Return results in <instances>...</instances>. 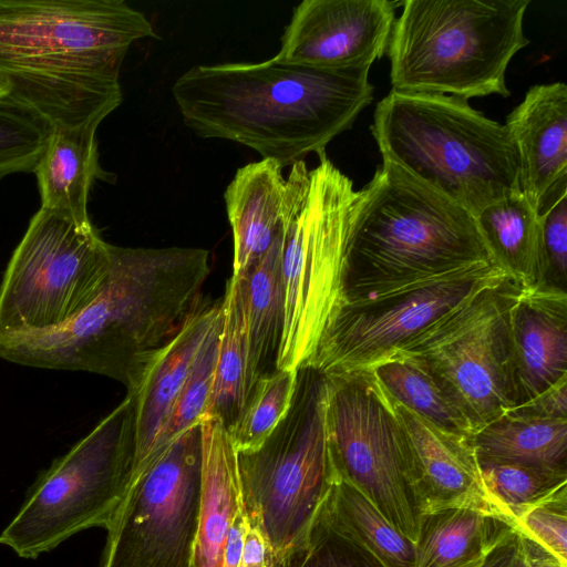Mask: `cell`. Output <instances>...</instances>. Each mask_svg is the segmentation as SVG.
Returning a JSON list of instances; mask_svg holds the SVG:
<instances>
[{"label":"cell","mask_w":567,"mask_h":567,"mask_svg":"<svg viewBox=\"0 0 567 567\" xmlns=\"http://www.w3.org/2000/svg\"><path fill=\"white\" fill-rule=\"evenodd\" d=\"M111 264L112 245L92 223L40 207L0 285V338L72 319L97 297Z\"/></svg>","instance_id":"cell-11"},{"label":"cell","mask_w":567,"mask_h":567,"mask_svg":"<svg viewBox=\"0 0 567 567\" xmlns=\"http://www.w3.org/2000/svg\"><path fill=\"white\" fill-rule=\"evenodd\" d=\"M221 310L217 302L200 300L178 332L145 367L134 400L135 455L133 474L153 455L187 378L194 358Z\"/></svg>","instance_id":"cell-19"},{"label":"cell","mask_w":567,"mask_h":567,"mask_svg":"<svg viewBox=\"0 0 567 567\" xmlns=\"http://www.w3.org/2000/svg\"><path fill=\"white\" fill-rule=\"evenodd\" d=\"M511 412L546 419H567V377L535 399L515 406Z\"/></svg>","instance_id":"cell-37"},{"label":"cell","mask_w":567,"mask_h":567,"mask_svg":"<svg viewBox=\"0 0 567 567\" xmlns=\"http://www.w3.org/2000/svg\"><path fill=\"white\" fill-rule=\"evenodd\" d=\"M544 285L567 291V194L539 217Z\"/></svg>","instance_id":"cell-36"},{"label":"cell","mask_w":567,"mask_h":567,"mask_svg":"<svg viewBox=\"0 0 567 567\" xmlns=\"http://www.w3.org/2000/svg\"><path fill=\"white\" fill-rule=\"evenodd\" d=\"M200 429L202 485L194 563L221 567L229 529L245 507L237 451L220 420L203 417Z\"/></svg>","instance_id":"cell-21"},{"label":"cell","mask_w":567,"mask_h":567,"mask_svg":"<svg viewBox=\"0 0 567 567\" xmlns=\"http://www.w3.org/2000/svg\"><path fill=\"white\" fill-rule=\"evenodd\" d=\"M320 519L333 532L368 550L384 567L414 565V544L339 474Z\"/></svg>","instance_id":"cell-28"},{"label":"cell","mask_w":567,"mask_h":567,"mask_svg":"<svg viewBox=\"0 0 567 567\" xmlns=\"http://www.w3.org/2000/svg\"><path fill=\"white\" fill-rule=\"evenodd\" d=\"M209 271L206 249L112 245L111 268L97 297L61 326L0 338V358L96 373L131 393L200 300Z\"/></svg>","instance_id":"cell-1"},{"label":"cell","mask_w":567,"mask_h":567,"mask_svg":"<svg viewBox=\"0 0 567 567\" xmlns=\"http://www.w3.org/2000/svg\"><path fill=\"white\" fill-rule=\"evenodd\" d=\"M369 68L327 70L280 63L195 65L172 93L187 127L243 144L282 168L349 130L373 100Z\"/></svg>","instance_id":"cell-3"},{"label":"cell","mask_w":567,"mask_h":567,"mask_svg":"<svg viewBox=\"0 0 567 567\" xmlns=\"http://www.w3.org/2000/svg\"><path fill=\"white\" fill-rule=\"evenodd\" d=\"M134 455V400L126 394L38 477L0 545L34 559L80 532L106 529L131 483Z\"/></svg>","instance_id":"cell-9"},{"label":"cell","mask_w":567,"mask_h":567,"mask_svg":"<svg viewBox=\"0 0 567 567\" xmlns=\"http://www.w3.org/2000/svg\"><path fill=\"white\" fill-rule=\"evenodd\" d=\"M513 533L505 520L480 509L449 508L421 518L413 567H483Z\"/></svg>","instance_id":"cell-23"},{"label":"cell","mask_w":567,"mask_h":567,"mask_svg":"<svg viewBox=\"0 0 567 567\" xmlns=\"http://www.w3.org/2000/svg\"><path fill=\"white\" fill-rule=\"evenodd\" d=\"M272 566V557L262 534L248 518L238 567Z\"/></svg>","instance_id":"cell-39"},{"label":"cell","mask_w":567,"mask_h":567,"mask_svg":"<svg viewBox=\"0 0 567 567\" xmlns=\"http://www.w3.org/2000/svg\"><path fill=\"white\" fill-rule=\"evenodd\" d=\"M51 127L9 96L0 100V179L33 173Z\"/></svg>","instance_id":"cell-33"},{"label":"cell","mask_w":567,"mask_h":567,"mask_svg":"<svg viewBox=\"0 0 567 567\" xmlns=\"http://www.w3.org/2000/svg\"><path fill=\"white\" fill-rule=\"evenodd\" d=\"M509 338L518 406L567 377V291L523 287L511 308Z\"/></svg>","instance_id":"cell-18"},{"label":"cell","mask_w":567,"mask_h":567,"mask_svg":"<svg viewBox=\"0 0 567 567\" xmlns=\"http://www.w3.org/2000/svg\"><path fill=\"white\" fill-rule=\"evenodd\" d=\"M324 406L326 377L301 367L285 417L257 450L237 453L245 509L274 564L307 542L338 478Z\"/></svg>","instance_id":"cell-7"},{"label":"cell","mask_w":567,"mask_h":567,"mask_svg":"<svg viewBox=\"0 0 567 567\" xmlns=\"http://www.w3.org/2000/svg\"><path fill=\"white\" fill-rule=\"evenodd\" d=\"M221 327L223 311L220 310L194 358L168 422L150 460L200 422L212 391Z\"/></svg>","instance_id":"cell-32"},{"label":"cell","mask_w":567,"mask_h":567,"mask_svg":"<svg viewBox=\"0 0 567 567\" xmlns=\"http://www.w3.org/2000/svg\"><path fill=\"white\" fill-rule=\"evenodd\" d=\"M390 401L405 434L409 484L421 518L449 508L496 516L471 436L443 430Z\"/></svg>","instance_id":"cell-16"},{"label":"cell","mask_w":567,"mask_h":567,"mask_svg":"<svg viewBox=\"0 0 567 567\" xmlns=\"http://www.w3.org/2000/svg\"><path fill=\"white\" fill-rule=\"evenodd\" d=\"M370 370L382 391L393 402L443 430L467 436L473 434L470 423L454 400L419 362L395 354Z\"/></svg>","instance_id":"cell-29"},{"label":"cell","mask_w":567,"mask_h":567,"mask_svg":"<svg viewBox=\"0 0 567 567\" xmlns=\"http://www.w3.org/2000/svg\"><path fill=\"white\" fill-rule=\"evenodd\" d=\"M248 516L245 507L237 514L229 529L224 548L221 567H238L244 545L245 529Z\"/></svg>","instance_id":"cell-40"},{"label":"cell","mask_w":567,"mask_h":567,"mask_svg":"<svg viewBox=\"0 0 567 567\" xmlns=\"http://www.w3.org/2000/svg\"><path fill=\"white\" fill-rule=\"evenodd\" d=\"M523 287L508 275L499 278L395 353L419 362L439 381L473 434L517 404L509 312Z\"/></svg>","instance_id":"cell-10"},{"label":"cell","mask_w":567,"mask_h":567,"mask_svg":"<svg viewBox=\"0 0 567 567\" xmlns=\"http://www.w3.org/2000/svg\"><path fill=\"white\" fill-rule=\"evenodd\" d=\"M475 220L494 262L524 287L544 285L539 217L522 192L485 208Z\"/></svg>","instance_id":"cell-25"},{"label":"cell","mask_w":567,"mask_h":567,"mask_svg":"<svg viewBox=\"0 0 567 567\" xmlns=\"http://www.w3.org/2000/svg\"><path fill=\"white\" fill-rule=\"evenodd\" d=\"M371 132L383 161L474 217L522 192L517 154L505 126L464 99L392 90L377 104Z\"/></svg>","instance_id":"cell-5"},{"label":"cell","mask_w":567,"mask_h":567,"mask_svg":"<svg viewBox=\"0 0 567 567\" xmlns=\"http://www.w3.org/2000/svg\"><path fill=\"white\" fill-rule=\"evenodd\" d=\"M514 144L522 193L538 217L567 194V86H532L504 124Z\"/></svg>","instance_id":"cell-17"},{"label":"cell","mask_w":567,"mask_h":567,"mask_svg":"<svg viewBox=\"0 0 567 567\" xmlns=\"http://www.w3.org/2000/svg\"><path fill=\"white\" fill-rule=\"evenodd\" d=\"M272 567H384L368 550L333 532L319 517L306 543Z\"/></svg>","instance_id":"cell-34"},{"label":"cell","mask_w":567,"mask_h":567,"mask_svg":"<svg viewBox=\"0 0 567 567\" xmlns=\"http://www.w3.org/2000/svg\"><path fill=\"white\" fill-rule=\"evenodd\" d=\"M324 421L338 474L415 544L421 515L409 484L405 434L371 370L326 377Z\"/></svg>","instance_id":"cell-12"},{"label":"cell","mask_w":567,"mask_h":567,"mask_svg":"<svg viewBox=\"0 0 567 567\" xmlns=\"http://www.w3.org/2000/svg\"><path fill=\"white\" fill-rule=\"evenodd\" d=\"M478 265L496 264L475 217L383 161L352 202L339 303L368 301Z\"/></svg>","instance_id":"cell-4"},{"label":"cell","mask_w":567,"mask_h":567,"mask_svg":"<svg viewBox=\"0 0 567 567\" xmlns=\"http://www.w3.org/2000/svg\"><path fill=\"white\" fill-rule=\"evenodd\" d=\"M308 169L291 165L287 177L282 275L285 322L276 369L298 370L313 357L340 301L349 216L357 190L326 153Z\"/></svg>","instance_id":"cell-8"},{"label":"cell","mask_w":567,"mask_h":567,"mask_svg":"<svg viewBox=\"0 0 567 567\" xmlns=\"http://www.w3.org/2000/svg\"><path fill=\"white\" fill-rule=\"evenodd\" d=\"M190 567H197V566L195 565L194 560H193V564H192V566H190Z\"/></svg>","instance_id":"cell-43"},{"label":"cell","mask_w":567,"mask_h":567,"mask_svg":"<svg viewBox=\"0 0 567 567\" xmlns=\"http://www.w3.org/2000/svg\"><path fill=\"white\" fill-rule=\"evenodd\" d=\"M529 0H406L388 47L392 90L464 100L509 95L505 75L529 40Z\"/></svg>","instance_id":"cell-6"},{"label":"cell","mask_w":567,"mask_h":567,"mask_svg":"<svg viewBox=\"0 0 567 567\" xmlns=\"http://www.w3.org/2000/svg\"><path fill=\"white\" fill-rule=\"evenodd\" d=\"M511 526L567 565V485L526 507Z\"/></svg>","instance_id":"cell-35"},{"label":"cell","mask_w":567,"mask_h":567,"mask_svg":"<svg viewBox=\"0 0 567 567\" xmlns=\"http://www.w3.org/2000/svg\"><path fill=\"white\" fill-rule=\"evenodd\" d=\"M514 554V530L488 557L483 567H511Z\"/></svg>","instance_id":"cell-41"},{"label":"cell","mask_w":567,"mask_h":567,"mask_svg":"<svg viewBox=\"0 0 567 567\" xmlns=\"http://www.w3.org/2000/svg\"><path fill=\"white\" fill-rule=\"evenodd\" d=\"M200 485L199 422L132 476L106 528L101 567H190Z\"/></svg>","instance_id":"cell-13"},{"label":"cell","mask_w":567,"mask_h":567,"mask_svg":"<svg viewBox=\"0 0 567 567\" xmlns=\"http://www.w3.org/2000/svg\"><path fill=\"white\" fill-rule=\"evenodd\" d=\"M285 228L247 278V399L256 381L274 370L285 322L282 255Z\"/></svg>","instance_id":"cell-24"},{"label":"cell","mask_w":567,"mask_h":567,"mask_svg":"<svg viewBox=\"0 0 567 567\" xmlns=\"http://www.w3.org/2000/svg\"><path fill=\"white\" fill-rule=\"evenodd\" d=\"M10 95V86L8 82L0 76V100L6 99Z\"/></svg>","instance_id":"cell-42"},{"label":"cell","mask_w":567,"mask_h":567,"mask_svg":"<svg viewBox=\"0 0 567 567\" xmlns=\"http://www.w3.org/2000/svg\"><path fill=\"white\" fill-rule=\"evenodd\" d=\"M511 567H567V565L514 530V554Z\"/></svg>","instance_id":"cell-38"},{"label":"cell","mask_w":567,"mask_h":567,"mask_svg":"<svg viewBox=\"0 0 567 567\" xmlns=\"http://www.w3.org/2000/svg\"><path fill=\"white\" fill-rule=\"evenodd\" d=\"M480 458L567 471V419H546L507 411L473 435Z\"/></svg>","instance_id":"cell-27"},{"label":"cell","mask_w":567,"mask_h":567,"mask_svg":"<svg viewBox=\"0 0 567 567\" xmlns=\"http://www.w3.org/2000/svg\"><path fill=\"white\" fill-rule=\"evenodd\" d=\"M97 125L53 127L33 171L41 208L91 223L87 200L96 178L111 181L100 166Z\"/></svg>","instance_id":"cell-22"},{"label":"cell","mask_w":567,"mask_h":567,"mask_svg":"<svg viewBox=\"0 0 567 567\" xmlns=\"http://www.w3.org/2000/svg\"><path fill=\"white\" fill-rule=\"evenodd\" d=\"M298 370L276 369L260 377L243 413L229 432L237 453L257 450L290 409Z\"/></svg>","instance_id":"cell-31"},{"label":"cell","mask_w":567,"mask_h":567,"mask_svg":"<svg viewBox=\"0 0 567 567\" xmlns=\"http://www.w3.org/2000/svg\"><path fill=\"white\" fill-rule=\"evenodd\" d=\"M477 458L494 512L509 525L526 507L567 485V471Z\"/></svg>","instance_id":"cell-30"},{"label":"cell","mask_w":567,"mask_h":567,"mask_svg":"<svg viewBox=\"0 0 567 567\" xmlns=\"http://www.w3.org/2000/svg\"><path fill=\"white\" fill-rule=\"evenodd\" d=\"M396 6L388 0H303L293 8L274 59L315 69H370L388 50Z\"/></svg>","instance_id":"cell-15"},{"label":"cell","mask_w":567,"mask_h":567,"mask_svg":"<svg viewBox=\"0 0 567 567\" xmlns=\"http://www.w3.org/2000/svg\"><path fill=\"white\" fill-rule=\"evenodd\" d=\"M506 275L496 265H478L368 301L340 302L307 365L326 377L370 370L474 292Z\"/></svg>","instance_id":"cell-14"},{"label":"cell","mask_w":567,"mask_h":567,"mask_svg":"<svg viewBox=\"0 0 567 567\" xmlns=\"http://www.w3.org/2000/svg\"><path fill=\"white\" fill-rule=\"evenodd\" d=\"M154 37L123 0H0V76L51 128L99 126L123 101L130 45Z\"/></svg>","instance_id":"cell-2"},{"label":"cell","mask_w":567,"mask_h":567,"mask_svg":"<svg viewBox=\"0 0 567 567\" xmlns=\"http://www.w3.org/2000/svg\"><path fill=\"white\" fill-rule=\"evenodd\" d=\"M223 327L210 395L203 417L220 420L228 433L247 402V278L231 276L221 299ZM202 417V419H203Z\"/></svg>","instance_id":"cell-26"},{"label":"cell","mask_w":567,"mask_h":567,"mask_svg":"<svg viewBox=\"0 0 567 567\" xmlns=\"http://www.w3.org/2000/svg\"><path fill=\"white\" fill-rule=\"evenodd\" d=\"M224 199L234 241L231 276L241 277L285 228L288 184L282 167L266 158L239 167Z\"/></svg>","instance_id":"cell-20"}]
</instances>
